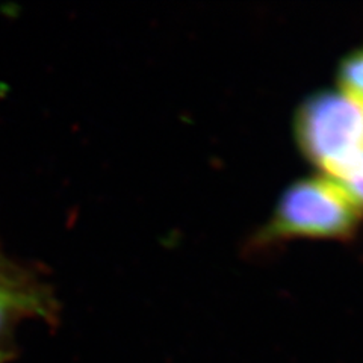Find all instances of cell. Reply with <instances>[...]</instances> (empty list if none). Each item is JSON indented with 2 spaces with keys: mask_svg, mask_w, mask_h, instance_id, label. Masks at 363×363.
I'll return each instance as SVG.
<instances>
[{
  "mask_svg": "<svg viewBox=\"0 0 363 363\" xmlns=\"http://www.w3.org/2000/svg\"><path fill=\"white\" fill-rule=\"evenodd\" d=\"M363 223V212L333 180L313 174L295 180L271 212L269 218L250 238L253 252L294 240L350 241Z\"/></svg>",
  "mask_w": 363,
  "mask_h": 363,
  "instance_id": "6da1fadb",
  "label": "cell"
},
{
  "mask_svg": "<svg viewBox=\"0 0 363 363\" xmlns=\"http://www.w3.org/2000/svg\"><path fill=\"white\" fill-rule=\"evenodd\" d=\"M292 130L301 155L330 177L363 150V106L339 89L316 91L295 111Z\"/></svg>",
  "mask_w": 363,
  "mask_h": 363,
  "instance_id": "7a4b0ae2",
  "label": "cell"
},
{
  "mask_svg": "<svg viewBox=\"0 0 363 363\" xmlns=\"http://www.w3.org/2000/svg\"><path fill=\"white\" fill-rule=\"evenodd\" d=\"M44 313L43 301L35 294L14 285L13 281L0 279V335L25 315Z\"/></svg>",
  "mask_w": 363,
  "mask_h": 363,
  "instance_id": "3957f363",
  "label": "cell"
},
{
  "mask_svg": "<svg viewBox=\"0 0 363 363\" xmlns=\"http://www.w3.org/2000/svg\"><path fill=\"white\" fill-rule=\"evenodd\" d=\"M336 79L337 89L363 106V44L340 60Z\"/></svg>",
  "mask_w": 363,
  "mask_h": 363,
  "instance_id": "277c9868",
  "label": "cell"
},
{
  "mask_svg": "<svg viewBox=\"0 0 363 363\" xmlns=\"http://www.w3.org/2000/svg\"><path fill=\"white\" fill-rule=\"evenodd\" d=\"M328 179L333 180L363 212V150Z\"/></svg>",
  "mask_w": 363,
  "mask_h": 363,
  "instance_id": "5b68a950",
  "label": "cell"
},
{
  "mask_svg": "<svg viewBox=\"0 0 363 363\" xmlns=\"http://www.w3.org/2000/svg\"><path fill=\"white\" fill-rule=\"evenodd\" d=\"M6 360V356H5V353L4 351H0V363H4Z\"/></svg>",
  "mask_w": 363,
  "mask_h": 363,
  "instance_id": "8992f818",
  "label": "cell"
}]
</instances>
